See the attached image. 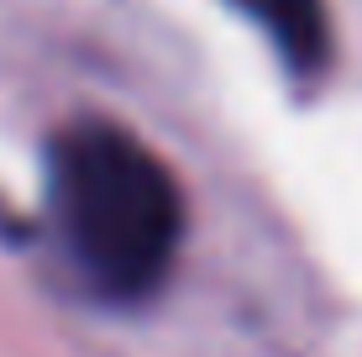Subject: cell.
<instances>
[{
  "label": "cell",
  "mask_w": 362,
  "mask_h": 357,
  "mask_svg": "<svg viewBox=\"0 0 362 357\" xmlns=\"http://www.w3.org/2000/svg\"><path fill=\"white\" fill-rule=\"evenodd\" d=\"M58 237L100 300L136 305L168 279L184 237V194L168 163L116 121H69L47 147Z\"/></svg>",
  "instance_id": "cell-1"
},
{
  "label": "cell",
  "mask_w": 362,
  "mask_h": 357,
  "mask_svg": "<svg viewBox=\"0 0 362 357\" xmlns=\"http://www.w3.org/2000/svg\"><path fill=\"white\" fill-rule=\"evenodd\" d=\"M268 32L273 53L294 79H315L331 64V16L326 0H236Z\"/></svg>",
  "instance_id": "cell-2"
}]
</instances>
